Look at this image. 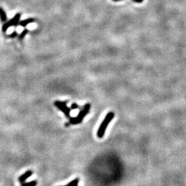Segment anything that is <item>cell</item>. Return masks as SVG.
<instances>
[{"instance_id": "obj_11", "label": "cell", "mask_w": 186, "mask_h": 186, "mask_svg": "<svg viewBox=\"0 0 186 186\" xmlns=\"http://www.w3.org/2000/svg\"><path fill=\"white\" fill-rule=\"evenodd\" d=\"M17 35H18L17 33V32L14 31L13 33L10 34V35H6V37H8V38H15V37H16Z\"/></svg>"}, {"instance_id": "obj_10", "label": "cell", "mask_w": 186, "mask_h": 186, "mask_svg": "<svg viewBox=\"0 0 186 186\" xmlns=\"http://www.w3.org/2000/svg\"><path fill=\"white\" fill-rule=\"evenodd\" d=\"M28 33V30L27 29H24L23 31L22 32V33L20 34V35H19V39L20 40H22L23 39H24V37H25V36L27 35V34Z\"/></svg>"}, {"instance_id": "obj_9", "label": "cell", "mask_w": 186, "mask_h": 186, "mask_svg": "<svg viewBox=\"0 0 186 186\" xmlns=\"http://www.w3.org/2000/svg\"><path fill=\"white\" fill-rule=\"evenodd\" d=\"M79 184V179H75L73 181L70 182L68 185H64V186H78Z\"/></svg>"}, {"instance_id": "obj_5", "label": "cell", "mask_w": 186, "mask_h": 186, "mask_svg": "<svg viewBox=\"0 0 186 186\" xmlns=\"http://www.w3.org/2000/svg\"><path fill=\"white\" fill-rule=\"evenodd\" d=\"M33 172L31 171V170H28V171L26 172L25 173L23 174L22 175H21L20 177H19V181L20 183H23V182H25V181L26 179H28V178L30 177V176L33 174Z\"/></svg>"}, {"instance_id": "obj_6", "label": "cell", "mask_w": 186, "mask_h": 186, "mask_svg": "<svg viewBox=\"0 0 186 186\" xmlns=\"http://www.w3.org/2000/svg\"><path fill=\"white\" fill-rule=\"evenodd\" d=\"M35 22V20L33 18H28L27 19V20H23L22 21V22H19V25L22 26V27H26V26H28V24H31V23H33Z\"/></svg>"}, {"instance_id": "obj_14", "label": "cell", "mask_w": 186, "mask_h": 186, "mask_svg": "<svg viewBox=\"0 0 186 186\" xmlns=\"http://www.w3.org/2000/svg\"><path fill=\"white\" fill-rule=\"evenodd\" d=\"M113 1H121V0H113Z\"/></svg>"}, {"instance_id": "obj_8", "label": "cell", "mask_w": 186, "mask_h": 186, "mask_svg": "<svg viewBox=\"0 0 186 186\" xmlns=\"http://www.w3.org/2000/svg\"><path fill=\"white\" fill-rule=\"evenodd\" d=\"M37 181H32L30 182H23L21 184V186H37Z\"/></svg>"}, {"instance_id": "obj_4", "label": "cell", "mask_w": 186, "mask_h": 186, "mask_svg": "<svg viewBox=\"0 0 186 186\" xmlns=\"http://www.w3.org/2000/svg\"><path fill=\"white\" fill-rule=\"evenodd\" d=\"M21 18V14L20 13H17L15 15V17L12 20H10L8 22H6L2 26V31L3 33H5L6 30L8 29L11 26H17L19 25V22H20V20Z\"/></svg>"}, {"instance_id": "obj_3", "label": "cell", "mask_w": 186, "mask_h": 186, "mask_svg": "<svg viewBox=\"0 0 186 186\" xmlns=\"http://www.w3.org/2000/svg\"><path fill=\"white\" fill-rule=\"evenodd\" d=\"M55 107L58 108L59 110L63 113L67 118H71V108L67 106V101H56L54 103Z\"/></svg>"}, {"instance_id": "obj_13", "label": "cell", "mask_w": 186, "mask_h": 186, "mask_svg": "<svg viewBox=\"0 0 186 186\" xmlns=\"http://www.w3.org/2000/svg\"><path fill=\"white\" fill-rule=\"evenodd\" d=\"M133 1H134V2H136V3H142L143 1V0H133Z\"/></svg>"}, {"instance_id": "obj_7", "label": "cell", "mask_w": 186, "mask_h": 186, "mask_svg": "<svg viewBox=\"0 0 186 186\" xmlns=\"http://www.w3.org/2000/svg\"><path fill=\"white\" fill-rule=\"evenodd\" d=\"M0 20L2 22H6L7 20V15L2 8L0 7Z\"/></svg>"}, {"instance_id": "obj_1", "label": "cell", "mask_w": 186, "mask_h": 186, "mask_svg": "<svg viewBox=\"0 0 186 186\" xmlns=\"http://www.w3.org/2000/svg\"><path fill=\"white\" fill-rule=\"evenodd\" d=\"M114 117H115V113H114L113 112H110V113H108L107 115H106V117L104 118L103 121H102V123H101L99 128L97 130L96 135H97L98 138H101L103 137L108 125L111 122Z\"/></svg>"}, {"instance_id": "obj_2", "label": "cell", "mask_w": 186, "mask_h": 186, "mask_svg": "<svg viewBox=\"0 0 186 186\" xmlns=\"http://www.w3.org/2000/svg\"><path fill=\"white\" fill-rule=\"evenodd\" d=\"M90 104L86 103V105L83 106V108L81 109V110L79 112L78 115L75 117H71L70 118L69 124L72 125H77L82 122L85 117L88 115L90 110Z\"/></svg>"}, {"instance_id": "obj_12", "label": "cell", "mask_w": 186, "mask_h": 186, "mask_svg": "<svg viewBox=\"0 0 186 186\" xmlns=\"http://www.w3.org/2000/svg\"><path fill=\"white\" fill-rule=\"evenodd\" d=\"M79 106L77 105V103H74L71 105V110H75V109H77V108H79Z\"/></svg>"}]
</instances>
